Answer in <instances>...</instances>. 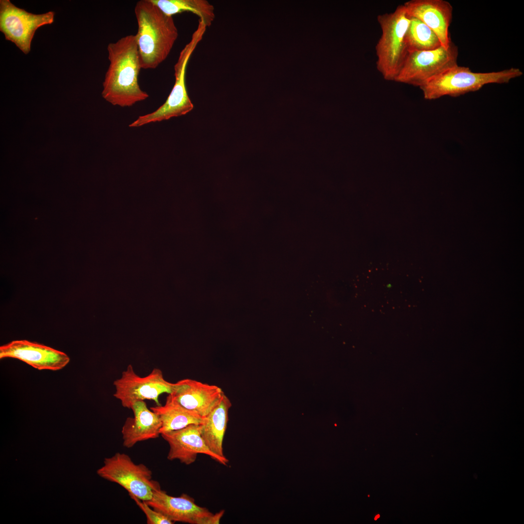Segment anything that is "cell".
<instances>
[{"mask_svg":"<svg viewBox=\"0 0 524 524\" xmlns=\"http://www.w3.org/2000/svg\"><path fill=\"white\" fill-rule=\"evenodd\" d=\"M107 50L110 64L103 82V98L121 107L146 99L148 94L138 83L141 67L136 35H126L109 44Z\"/></svg>","mask_w":524,"mask_h":524,"instance_id":"6da1fadb","label":"cell"},{"mask_svg":"<svg viewBox=\"0 0 524 524\" xmlns=\"http://www.w3.org/2000/svg\"><path fill=\"white\" fill-rule=\"evenodd\" d=\"M135 34L141 68L155 69L168 57L179 33L173 16L164 13L151 0L137 2Z\"/></svg>","mask_w":524,"mask_h":524,"instance_id":"7a4b0ae2","label":"cell"},{"mask_svg":"<svg viewBox=\"0 0 524 524\" xmlns=\"http://www.w3.org/2000/svg\"><path fill=\"white\" fill-rule=\"evenodd\" d=\"M523 72L511 67L496 72H474L469 67L453 66L430 79L420 88L426 99L433 100L443 96L458 97L475 92L490 83H505L521 76Z\"/></svg>","mask_w":524,"mask_h":524,"instance_id":"3957f363","label":"cell"},{"mask_svg":"<svg viewBox=\"0 0 524 524\" xmlns=\"http://www.w3.org/2000/svg\"><path fill=\"white\" fill-rule=\"evenodd\" d=\"M377 19L382 33L376 46L377 68L385 80L394 81L408 53L405 36L410 17L403 4Z\"/></svg>","mask_w":524,"mask_h":524,"instance_id":"277c9868","label":"cell"},{"mask_svg":"<svg viewBox=\"0 0 524 524\" xmlns=\"http://www.w3.org/2000/svg\"><path fill=\"white\" fill-rule=\"evenodd\" d=\"M206 28L203 23L198 22L190 41L180 51L174 66L175 84L165 102L156 111L139 116L129 127H138L152 122L168 120L185 115L193 110L194 105L188 96L186 87V70L189 59L202 39Z\"/></svg>","mask_w":524,"mask_h":524,"instance_id":"5b68a950","label":"cell"},{"mask_svg":"<svg viewBox=\"0 0 524 524\" xmlns=\"http://www.w3.org/2000/svg\"><path fill=\"white\" fill-rule=\"evenodd\" d=\"M97 474L145 501L151 499L155 490L161 489L159 484L152 479V472L148 467L134 463L125 453L117 452L105 458L104 465L98 470Z\"/></svg>","mask_w":524,"mask_h":524,"instance_id":"8992f818","label":"cell"},{"mask_svg":"<svg viewBox=\"0 0 524 524\" xmlns=\"http://www.w3.org/2000/svg\"><path fill=\"white\" fill-rule=\"evenodd\" d=\"M458 56V48L452 42L448 48L408 51L394 81L420 87L457 65Z\"/></svg>","mask_w":524,"mask_h":524,"instance_id":"52a82bcc","label":"cell"},{"mask_svg":"<svg viewBox=\"0 0 524 524\" xmlns=\"http://www.w3.org/2000/svg\"><path fill=\"white\" fill-rule=\"evenodd\" d=\"M55 13L35 14L19 8L9 0H0V31L6 40L14 43L24 54L31 50L36 31L54 22Z\"/></svg>","mask_w":524,"mask_h":524,"instance_id":"ba28073f","label":"cell"},{"mask_svg":"<svg viewBox=\"0 0 524 524\" xmlns=\"http://www.w3.org/2000/svg\"><path fill=\"white\" fill-rule=\"evenodd\" d=\"M115 392V397L119 400L122 406L131 409L137 401L151 400L157 406L161 405L159 397L164 393H170L174 383L166 380L163 372L154 368L147 376L140 377L134 371L131 364L122 372L119 378L114 381Z\"/></svg>","mask_w":524,"mask_h":524,"instance_id":"9c48e42d","label":"cell"},{"mask_svg":"<svg viewBox=\"0 0 524 524\" xmlns=\"http://www.w3.org/2000/svg\"><path fill=\"white\" fill-rule=\"evenodd\" d=\"M146 502L174 523L218 524L225 512L222 510L213 514L206 508L197 505L194 499L187 494L172 496L161 489L155 490L151 499Z\"/></svg>","mask_w":524,"mask_h":524,"instance_id":"30bf717a","label":"cell"},{"mask_svg":"<svg viewBox=\"0 0 524 524\" xmlns=\"http://www.w3.org/2000/svg\"><path fill=\"white\" fill-rule=\"evenodd\" d=\"M6 358L19 360L39 370H59L70 361L63 352L26 340H15L0 346V359Z\"/></svg>","mask_w":524,"mask_h":524,"instance_id":"8fae6325","label":"cell"},{"mask_svg":"<svg viewBox=\"0 0 524 524\" xmlns=\"http://www.w3.org/2000/svg\"><path fill=\"white\" fill-rule=\"evenodd\" d=\"M161 435L169 444L167 458L169 460L178 459L181 463L190 465L196 461L198 454H203L224 465L229 462L227 458H221L209 449L201 437L200 425L192 424Z\"/></svg>","mask_w":524,"mask_h":524,"instance_id":"7c38bea8","label":"cell"},{"mask_svg":"<svg viewBox=\"0 0 524 524\" xmlns=\"http://www.w3.org/2000/svg\"><path fill=\"white\" fill-rule=\"evenodd\" d=\"M224 393L217 386L186 378L174 383L168 395L186 409L202 417L219 403Z\"/></svg>","mask_w":524,"mask_h":524,"instance_id":"4fadbf2b","label":"cell"},{"mask_svg":"<svg viewBox=\"0 0 524 524\" xmlns=\"http://www.w3.org/2000/svg\"><path fill=\"white\" fill-rule=\"evenodd\" d=\"M407 14L415 17L431 29L442 46L448 48L451 43L449 27L452 19L453 7L443 0H411L405 2Z\"/></svg>","mask_w":524,"mask_h":524,"instance_id":"5bb4252c","label":"cell"},{"mask_svg":"<svg viewBox=\"0 0 524 524\" xmlns=\"http://www.w3.org/2000/svg\"><path fill=\"white\" fill-rule=\"evenodd\" d=\"M131 409L133 417L126 419L121 430L123 445L127 448L138 442L159 437L162 426L158 415L149 409L144 400L134 402Z\"/></svg>","mask_w":524,"mask_h":524,"instance_id":"9a60e30c","label":"cell"},{"mask_svg":"<svg viewBox=\"0 0 524 524\" xmlns=\"http://www.w3.org/2000/svg\"><path fill=\"white\" fill-rule=\"evenodd\" d=\"M231 406V402L224 394L200 425L201 435L207 447L212 452L224 458L226 457L223 453V442Z\"/></svg>","mask_w":524,"mask_h":524,"instance_id":"2e32d148","label":"cell"},{"mask_svg":"<svg viewBox=\"0 0 524 524\" xmlns=\"http://www.w3.org/2000/svg\"><path fill=\"white\" fill-rule=\"evenodd\" d=\"M150 409L160 418V434L179 430L192 424L200 425L203 421L204 417L181 406L168 395L164 405L152 407Z\"/></svg>","mask_w":524,"mask_h":524,"instance_id":"e0dca14e","label":"cell"},{"mask_svg":"<svg viewBox=\"0 0 524 524\" xmlns=\"http://www.w3.org/2000/svg\"><path fill=\"white\" fill-rule=\"evenodd\" d=\"M168 16L190 12L196 15L206 26H211L215 18L214 6L206 0H151Z\"/></svg>","mask_w":524,"mask_h":524,"instance_id":"ac0fdd59","label":"cell"},{"mask_svg":"<svg viewBox=\"0 0 524 524\" xmlns=\"http://www.w3.org/2000/svg\"><path fill=\"white\" fill-rule=\"evenodd\" d=\"M409 17L410 23L405 36L408 52L433 50L442 46L439 39L431 29L419 19Z\"/></svg>","mask_w":524,"mask_h":524,"instance_id":"d6986e66","label":"cell"},{"mask_svg":"<svg viewBox=\"0 0 524 524\" xmlns=\"http://www.w3.org/2000/svg\"><path fill=\"white\" fill-rule=\"evenodd\" d=\"M129 494L146 515L147 524H173L175 523L166 516L149 506L145 501L141 500L132 494Z\"/></svg>","mask_w":524,"mask_h":524,"instance_id":"ffe728a7","label":"cell"},{"mask_svg":"<svg viewBox=\"0 0 524 524\" xmlns=\"http://www.w3.org/2000/svg\"><path fill=\"white\" fill-rule=\"evenodd\" d=\"M391 287H392V284H391L389 283V284L386 285V288H387L390 289Z\"/></svg>","mask_w":524,"mask_h":524,"instance_id":"44dd1931","label":"cell"},{"mask_svg":"<svg viewBox=\"0 0 524 524\" xmlns=\"http://www.w3.org/2000/svg\"><path fill=\"white\" fill-rule=\"evenodd\" d=\"M379 517H380V515H379V514H377V515L376 516V517H375V519H375V520H377V519L378 518H379Z\"/></svg>","mask_w":524,"mask_h":524,"instance_id":"7402d4cb","label":"cell"}]
</instances>
